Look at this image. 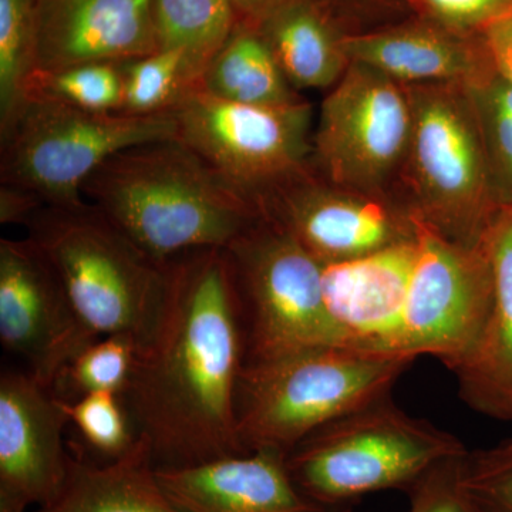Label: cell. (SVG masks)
I'll return each mask as SVG.
<instances>
[{"label":"cell","mask_w":512,"mask_h":512,"mask_svg":"<svg viewBox=\"0 0 512 512\" xmlns=\"http://www.w3.org/2000/svg\"><path fill=\"white\" fill-rule=\"evenodd\" d=\"M413 221L417 258L400 352L437 357L451 370L473 345L490 309V258L481 238L474 245L461 244L419 218Z\"/></svg>","instance_id":"obj_11"},{"label":"cell","mask_w":512,"mask_h":512,"mask_svg":"<svg viewBox=\"0 0 512 512\" xmlns=\"http://www.w3.org/2000/svg\"><path fill=\"white\" fill-rule=\"evenodd\" d=\"M261 214L288 231L322 265L416 238L412 214L396 197L345 190L315 170L271 192L262 201Z\"/></svg>","instance_id":"obj_13"},{"label":"cell","mask_w":512,"mask_h":512,"mask_svg":"<svg viewBox=\"0 0 512 512\" xmlns=\"http://www.w3.org/2000/svg\"><path fill=\"white\" fill-rule=\"evenodd\" d=\"M39 0H0V124L25 96L35 73Z\"/></svg>","instance_id":"obj_24"},{"label":"cell","mask_w":512,"mask_h":512,"mask_svg":"<svg viewBox=\"0 0 512 512\" xmlns=\"http://www.w3.org/2000/svg\"><path fill=\"white\" fill-rule=\"evenodd\" d=\"M463 483L481 512H512V440L468 451Z\"/></svg>","instance_id":"obj_30"},{"label":"cell","mask_w":512,"mask_h":512,"mask_svg":"<svg viewBox=\"0 0 512 512\" xmlns=\"http://www.w3.org/2000/svg\"><path fill=\"white\" fill-rule=\"evenodd\" d=\"M123 107L128 114L167 113L187 90L192 89L184 76L178 53L157 50L153 55L121 63Z\"/></svg>","instance_id":"obj_26"},{"label":"cell","mask_w":512,"mask_h":512,"mask_svg":"<svg viewBox=\"0 0 512 512\" xmlns=\"http://www.w3.org/2000/svg\"><path fill=\"white\" fill-rule=\"evenodd\" d=\"M412 134L397 184L413 217L474 245L500 204L476 101L458 83L404 84Z\"/></svg>","instance_id":"obj_5"},{"label":"cell","mask_w":512,"mask_h":512,"mask_svg":"<svg viewBox=\"0 0 512 512\" xmlns=\"http://www.w3.org/2000/svg\"><path fill=\"white\" fill-rule=\"evenodd\" d=\"M32 512H184L165 493L146 439L117 460L70 456L69 474L55 500Z\"/></svg>","instance_id":"obj_21"},{"label":"cell","mask_w":512,"mask_h":512,"mask_svg":"<svg viewBox=\"0 0 512 512\" xmlns=\"http://www.w3.org/2000/svg\"><path fill=\"white\" fill-rule=\"evenodd\" d=\"M60 403L84 443L104 461L123 457L136 443V429L120 394L94 392L76 400L60 399Z\"/></svg>","instance_id":"obj_28"},{"label":"cell","mask_w":512,"mask_h":512,"mask_svg":"<svg viewBox=\"0 0 512 512\" xmlns=\"http://www.w3.org/2000/svg\"><path fill=\"white\" fill-rule=\"evenodd\" d=\"M244 316L247 363L320 346H350L330 319L322 268L301 242L262 217L227 249Z\"/></svg>","instance_id":"obj_8"},{"label":"cell","mask_w":512,"mask_h":512,"mask_svg":"<svg viewBox=\"0 0 512 512\" xmlns=\"http://www.w3.org/2000/svg\"><path fill=\"white\" fill-rule=\"evenodd\" d=\"M466 454L441 461L407 491L410 512H481L464 487Z\"/></svg>","instance_id":"obj_31"},{"label":"cell","mask_w":512,"mask_h":512,"mask_svg":"<svg viewBox=\"0 0 512 512\" xmlns=\"http://www.w3.org/2000/svg\"><path fill=\"white\" fill-rule=\"evenodd\" d=\"M82 194L158 264L197 249H227L262 218L180 140L114 154L87 178Z\"/></svg>","instance_id":"obj_2"},{"label":"cell","mask_w":512,"mask_h":512,"mask_svg":"<svg viewBox=\"0 0 512 512\" xmlns=\"http://www.w3.org/2000/svg\"><path fill=\"white\" fill-rule=\"evenodd\" d=\"M241 23L258 26L259 22L284 0H228Z\"/></svg>","instance_id":"obj_36"},{"label":"cell","mask_w":512,"mask_h":512,"mask_svg":"<svg viewBox=\"0 0 512 512\" xmlns=\"http://www.w3.org/2000/svg\"><path fill=\"white\" fill-rule=\"evenodd\" d=\"M416 258L414 238L373 254L323 265L326 311L350 346L404 355L400 352L404 309Z\"/></svg>","instance_id":"obj_16"},{"label":"cell","mask_w":512,"mask_h":512,"mask_svg":"<svg viewBox=\"0 0 512 512\" xmlns=\"http://www.w3.org/2000/svg\"><path fill=\"white\" fill-rule=\"evenodd\" d=\"M136 359V346L126 336H103L74 357L57 382L55 393L63 400H76L94 392L121 396L133 375Z\"/></svg>","instance_id":"obj_25"},{"label":"cell","mask_w":512,"mask_h":512,"mask_svg":"<svg viewBox=\"0 0 512 512\" xmlns=\"http://www.w3.org/2000/svg\"><path fill=\"white\" fill-rule=\"evenodd\" d=\"M416 357L320 346L245 363L237 396L245 453L288 456L313 431L390 394Z\"/></svg>","instance_id":"obj_4"},{"label":"cell","mask_w":512,"mask_h":512,"mask_svg":"<svg viewBox=\"0 0 512 512\" xmlns=\"http://www.w3.org/2000/svg\"><path fill=\"white\" fill-rule=\"evenodd\" d=\"M353 33L399 22L409 15L406 0H329Z\"/></svg>","instance_id":"obj_33"},{"label":"cell","mask_w":512,"mask_h":512,"mask_svg":"<svg viewBox=\"0 0 512 512\" xmlns=\"http://www.w3.org/2000/svg\"><path fill=\"white\" fill-rule=\"evenodd\" d=\"M158 50L153 0H39L36 72L127 63Z\"/></svg>","instance_id":"obj_15"},{"label":"cell","mask_w":512,"mask_h":512,"mask_svg":"<svg viewBox=\"0 0 512 512\" xmlns=\"http://www.w3.org/2000/svg\"><path fill=\"white\" fill-rule=\"evenodd\" d=\"M99 339L74 311L55 266L32 238L0 239V342L55 390L64 370Z\"/></svg>","instance_id":"obj_12"},{"label":"cell","mask_w":512,"mask_h":512,"mask_svg":"<svg viewBox=\"0 0 512 512\" xmlns=\"http://www.w3.org/2000/svg\"><path fill=\"white\" fill-rule=\"evenodd\" d=\"M480 35L494 73L512 84V9L488 23Z\"/></svg>","instance_id":"obj_34"},{"label":"cell","mask_w":512,"mask_h":512,"mask_svg":"<svg viewBox=\"0 0 512 512\" xmlns=\"http://www.w3.org/2000/svg\"><path fill=\"white\" fill-rule=\"evenodd\" d=\"M45 207V202L32 192L10 185L0 187V222L3 225H26L36 212Z\"/></svg>","instance_id":"obj_35"},{"label":"cell","mask_w":512,"mask_h":512,"mask_svg":"<svg viewBox=\"0 0 512 512\" xmlns=\"http://www.w3.org/2000/svg\"><path fill=\"white\" fill-rule=\"evenodd\" d=\"M410 16L430 20L464 35H478L512 9V0H406Z\"/></svg>","instance_id":"obj_32"},{"label":"cell","mask_w":512,"mask_h":512,"mask_svg":"<svg viewBox=\"0 0 512 512\" xmlns=\"http://www.w3.org/2000/svg\"><path fill=\"white\" fill-rule=\"evenodd\" d=\"M200 87L218 99L249 106H288L305 100L286 80L261 32L241 22L212 60Z\"/></svg>","instance_id":"obj_22"},{"label":"cell","mask_w":512,"mask_h":512,"mask_svg":"<svg viewBox=\"0 0 512 512\" xmlns=\"http://www.w3.org/2000/svg\"><path fill=\"white\" fill-rule=\"evenodd\" d=\"M350 63L375 67L400 84L458 83L476 87L493 76L483 37L407 16L345 39Z\"/></svg>","instance_id":"obj_17"},{"label":"cell","mask_w":512,"mask_h":512,"mask_svg":"<svg viewBox=\"0 0 512 512\" xmlns=\"http://www.w3.org/2000/svg\"><path fill=\"white\" fill-rule=\"evenodd\" d=\"M256 29L295 90L329 89L348 70V23L329 0H284Z\"/></svg>","instance_id":"obj_20"},{"label":"cell","mask_w":512,"mask_h":512,"mask_svg":"<svg viewBox=\"0 0 512 512\" xmlns=\"http://www.w3.org/2000/svg\"><path fill=\"white\" fill-rule=\"evenodd\" d=\"M28 93L46 94L86 110L121 111V64L92 63L59 72H36L26 84L25 96Z\"/></svg>","instance_id":"obj_27"},{"label":"cell","mask_w":512,"mask_h":512,"mask_svg":"<svg viewBox=\"0 0 512 512\" xmlns=\"http://www.w3.org/2000/svg\"><path fill=\"white\" fill-rule=\"evenodd\" d=\"M69 424L55 390L28 370L0 377V512H28L55 500L69 474Z\"/></svg>","instance_id":"obj_14"},{"label":"cell","mask_w":512,"mask_h":512,"mask_svg":"<svg viewBox=\"0 0 512 512\" xmlns=\"http://www.w3.org/2000/svg\"><path fill=\"white\" fill-rule=\"evenodd\" d=\"M412 134L404 84L375 67L352 62L320 107L312 165L345 190L389 195L402 171Z\"/></svg>","instance_id":"obj_10"},{"label":"cell","mask_w":512,"mask_h":512,"mask_svg":"<svg viewBox=\"0 0 512 512\" xmlns=\"http://www.w3.org/2000/svg\"><path fill=\"white\" fill-rule=\"evenodd\" d=\"M177 140L261 211L262 201L313 170L312 104L249 106L211 96L200 86L173 109Z\"/></svg>","instance_id":"obj_9"},{"label":"cell","mask_w":512,"mask_h":512,"mask_svg":"<svg viewBox=\"0 0 512 512\" xmlns=\"http://www.w3.org/2000/svg\"><path fill=\"white\" fill-rule=\"evenodd\" d=\"M170 274L163 325L121 400L156 468L247 454L237 420L247 338L227 252H187L171 259Z\"/></svg>","instance_id":"obj_1"},{"label":"cell","mask_w":512,"mask_h":512,"mask_svg":"<svg viewBox=\"0 0 512 512\" xmlns=\"http://www.w3.org/2000/svg\"><path fill=\"white\" fill-rule=\"evenodd\" d=\"M481 239L493 298L476 340L451 372L471 409L512 423V202L498 204Z\"/></svg>","instance_id":"obj_19"},{"label":"cell","mask_w":512,"mask_h":512,"mask_svg":"<svg viewBox=\"0 0 512 512\" xmlns=\"http://www.w3.org/2000/svg\"><path fill=\"white\" fill-rule=\"evenodd\" d=\"M25 227L84 325L97 338L126 336L143 355L163 325L170 262L158 264L87 201L42 208Z\"/></svg>","instance_id":"obj_3"},{"label":"cell","mask_w":512,"mask_h":512,"mask_svg":"<svg viewBox=\"0 0 512 512\" xmlns=\"http://www.w3.org/2000/svg\"><path fill=\"white\" fill-rule=\"evenodd\" d=\"M468 89L476 101L498 200L512 202V84L493 74Z\"/></svg>","instance_id":"obj_29"},{"label":"cell","mask_w":512,"mask_h":512,"mask_svg":"<svg viewBox=\"0 0 512 512\" xmlns=\"http://www.w3.org/2000/svg\"><path fill=\"white\" fill-rule=\"evenodd\" d=\"M467 451L456 436L403 412L387 394L313 431L289 451L286 467L306 497L346 512L367 494L407 493L431 468Z\"/></svg>","instance_id":"obj_6"},{"label":"cell","mask_w":512,"mask_h":512,"mask_svg":"<svg viewBox=\"0 0 512 512\" xmlns=\"http://www.w3.org/2000/svg\"><path fill=\"white\" fill-rule=\"evenodd\" d=\"M177 140L170 111H93L28 93L0 124V184L37 195L47 207H80L83 185L114 154L151 141Z\"/></svg>","instance_id":"obj_7"},{"label":"cell","mask_w":512,"mask_h":512,"mask_svg":"<svg viewBox=\"0 0 512 512\" xmlns=\"http://www.w3.org/2000/svg\"><path fill=\"white\" fill-rule=\"evenodd\" d=\"M153 15L158 50L180 55L190 87L201 86L241 22L228 0H153Z\"/></svg>","instance_id":"obj_23"},{"label":"cell","mask_w":512,"mask_h":512,"mask_svg":"<svg viewBox=\"0 0 512 512\" xmlns=\"http://www.w3.org/2000/svg\"><path fill=\"white\" fill-rule=\"evenodd\" d=\"M158 481L184 512H340L299 490L286 456L259 450L180 468H156Z\"/></svg>","instance_id":"obj_18"}]
</instances>
